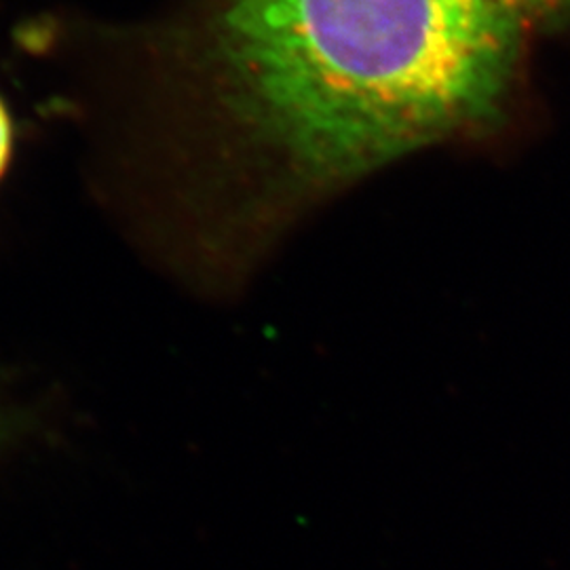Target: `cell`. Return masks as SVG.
<instances>
[{
    "label": "cell",
    "mask_w": 570,
    "mask_h": 570,
    "mask_svg": "<svg viewBox=\"0 0 570 570\" xmlns=\"http://www.w3.org/2000/svg\"><path fill=\"white\" fill-rule=\"evenodd\" d=\"M567 23L570 0H180L142 60L195 190L263 235L412 150L505 131L529 42Z\"/></svg>",
    "instance_id": "obj_1"
},
{
    "label": "cell",
    "mask_w": 570,
    "mask_h": 570,
    "mask_svg": "<svg viewBox=\"0 0 570 570\" xmlns=\"http://www.w3.org/2000/svg\"><path fill=\"white\" fill-rule=\"evenodd\" d=\"M11 157V121L4 104L0 100V176L4 174Z\"/></svg>",
    "instance_id": "obj_2"
}]
</instances>
